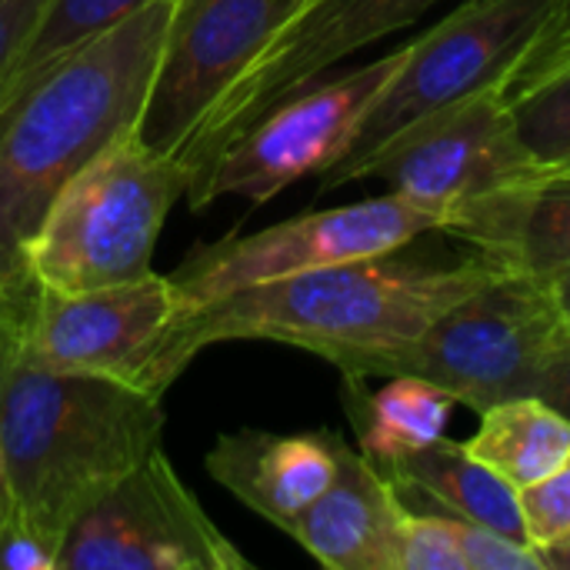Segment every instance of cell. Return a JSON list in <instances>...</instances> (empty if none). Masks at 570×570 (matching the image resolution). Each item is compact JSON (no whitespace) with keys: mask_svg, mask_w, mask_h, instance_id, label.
Wrapping results in <instances>:
<instances>
[{"mask_svg":"<svg viewBox=\"0 0 570 570\" xmlns=\"http://www.w3.org/2000/svg\"><path fill=\"white\" fill-rule=\"evenodd\" d=\"M177 0H154L63 53L0 120V291L27 284L23 247L60 187L140 130Z\"/></svg>","mask_w":570,"mask_h":570,"instance_id":"1","label":"cell"},{"mask_svg":"<svg viewBox=\"0 0 570 570\" xmlns=\"http://www.w3.org/2000/svg\"><path fill=\"white\" fill-rule=\"evenodd\" d=\"M498 271L484 254L454 267L401 257H361L284 281L234 291L194 307L197 351L220 341H274L311 351L351 381L374 377L377 364L417 341L448 307Z\"/></svg>","mask_w":570,"mask_h":570,"instance_id":"2","label":"cell"},{"mask_svg":"<svg viewBox=\"0 0 570 570\" xmlns=\"http://www.w3.org/2000/svg\"><path fill=\"white\" fill-rule=\"evenodd\" d=\"M164 397L17 357L0 321V448L13 514L60 551L63 534L164 438Z\"/></svg>","mask_w":570,"mask_h":570,"instance_id":"3","label":"cell"},{"mask_svg":"<svg viewBox=\"0 0 570 570\" xmlns=\"http://www.w3.org/2000/svg\"><path fill=\"white\" fill-rule=\"evenodd\" d=\"M190 180L180 157L150 147L140 130L120 134L50 200L23 247V277L80 294L154 274L157 237Z\"/></svg>","mask_w":570,"mask_h":570,"instance_id":"4","label":"cell"},{"mask_svg":"<svg viewBox=\"0 0 570 570\" xmlns=\"http://www.w3.org/2000/svg\"><path fill=\"white\" fill-rule=\"evenodd\" d=\"M190 314L194 304L170 274L80 294L30 281L0 291L3 334L17 357L60 374L107 377L150 397H164L200 354Z\"/></svg>","mask_w":570,"mask_h":570,"instance_id":"5","label":"cell"},{"mask_svg":"<svg viewBox=\"0 0 570 570\" xmlns=\"http://www.w3.org/2000/svg\"><path fill=\"white\" fill-rule=\"evenodd\" d=\"M568 331L570 314L554 284L498 264L417 341L387 354L374 377H421L481 414L501 401L534 394Z\"/></svg>","mask_w":570,"mask_h":570,"instance_id":"6","label":"cell"},{"mask_svg":"<svg viewBox=\"0 0 570 570\" xmlns=\"http://www.w3.org/2000/svg\"><path fill=\"white\" fill-rule=\"evenodd\" d=\"M551 7L554 0H468L428 33L407 40L397 73L361 117L341 160L321 174V190L351 184L357 164L417 117L498 87L538 37Z\"/></svg>","mask_w":570,"mask_h":570,"instance_id":"7","label":"cell"},{"mask_svg":"<svg viewBox=\"0 0 570 570\" xmlns=\"http://www.w3.org/2000/svg\"><path fill=\"white\" fill-rule=\"evenodd\" d=\"M441 210L391 190L384 197L311 210L257 234H230L217 244H204L170 281L194 307H204L254 284L401 250L421 234L441 230Z\"/></svg>","mask_w":570,"mask_h":570,"instance_id":"8","label":"cell"},{"mask_svg":"<svg viewBox=\"0 0 570 570\" xmlns=\"http://www.w3.org/2000/svg\"><path fill=\"white\" fill-rule=\"evenodd\" d=\"M404 53L407 43L347 73L321 77L271 107L197 170L187 190L190 207L200 210L220 197L264 204L307 174L321 177L334 160H341L361 117L397 73Z\"/></svg>","mask_w":570,"mask_h":570,"instance_id":"9","label":"cell"},{"mask_svg":"<svg viewBox=\"0 0 570 570\" xmlns=\"http://www.w3.org/2000/svg\"><path fill=\"white\" fill-rule=\"evenodd\" d=\"M207 518L164 444L114 484L60 541L57 570H250Z\"/></svg>","mask_w":570,"mask_h":570,"instance_id":"10","label":"cell"},{"mask_svg":"<svg viewBox=\"0 0 570 570\" xmlns=\"http://www.w3.org/2000/svg\"><path fill=\"white\" fill-rule=\"evenodd\" d=\"M441 0H301L210 107L180 160L197 170L271 107L317 83L344 57L411 27ZM194 184V180H190Z\"/></svg>","mask_w":570,"mask_h":570,"instance_id":"11","label":"cell"},{"mask_svg":"<svg viewBox=\"0 0 570 570\" xmlns=\"http://www.w3.org/2000/svg\"><path fill=\"white\" fill-rule=\"evenodd\" d=\"M538 167L518 134L514 107L498 87H488L401 127L357 164L351 184L384 180L394 194L448 217L458 204L521 180Z\"/></svg>","mask_w":570,"mask_h":570,"instance_id":"12","label":"cell"},{"mask_svg":"<svg viewBox=\"0 0 570 570\" xmlns=\"http://www.w3.org/2000/svg\"><path fill=\"white\" fill-rule=\"evenodd\" d=\"M301 0H177L140 137L180 157L210 107Z\"/></svg>","mask_w":570,"mask_h":570,"instance_id":"13","label":"cell"},{"mask_svg":"<svg viewBox=\"0 0 570 570\" xmlns=\"http://www.w3.org/2000/svg\"><path fill=\"white\" fill-rule=\"evenodd\" d=\"M444 234L468 240L488 261L558 284L570 277V164L538 167L484 197L448 210Z\"/></svg>","mask_w":570,"mask_h":570,"instance_id":"14","label":"cell"},{"mask_svg":"<svg viewBox=\"0 0 570 570\" xmlns=\"http://www.w3.org/2000/svg\"><path fill=\"white\" fill-rule=\"evenodd\" d=\"M407 508L394 481L344 438L327 491L294 521L291 538L331 570H397Z\"/></svg>","mask_w":570,"mask_h":570,"instance_id":"15","label":"cell"},{"mask_svg":"<svg viewBox=\"0 0 570 570\" xmlns=\"http://www.w3.org/2000/svg\"><path fill=\"white\" fill-rule=\"evenodd\" d=\"M337 471V434H220L207 474L257 518L291 534L294 521L327 491Z\"/></svg>","mask_w":570,"mask_h":570,"instance_id":"16","label":"cell"},{"mask_svg":"<svg viewBox=\"0 0 570 570\" xmlns=\"http://www.w3.org/2000/svg\"><path fill=\"white\" fill-rule=\"evenodd\" d=\"M381 471L394 481L397 491L431 498L451 518L474 521L528 541L518 508V491L498 471L478 461L461 441L441 438Z\"/></svg>","mask_w":570,"mask_h":570,"instance_id":"17","label":"cell"},{"mask_svg":"<svg viewBox=\"0 0 570 570\" xmlns=\"http://www.w3.org/2000/svg\"><path fill=\"white\" fill-rule=\"evenodd\" d=\"M387 384L367 391L364 381L344 377V407L357 434L361 454L387 468L441 438H448L458 401L411 374L384 377Z\"/></svg>","mask_w":570,"mask_h":570,"instance_id":"18","label":"cell"},{"mask_svg":"<svg viewBox=\"0 0 570 570\" xmlns=\"http://www.w3.org/2000/svg\"><path fill=\"white\" fill-rule=\"evenodd\" d=\"M468 451L521 491L568 461L570 417L538 394L501 401L481 411V428L468 441Z\"/></svg>","mask_w":570,"mask_h":570,"instance_id":"19","label":"cell"},{"mask_svg":"<svg viewBox=\"0 0 570 570\" xmlns=\"http://www.w3.org/2000/svg\"><path fill=\"white\" fill-rule=\"evenodd\" d=\"M154 0H50L43 20L37 23L33 37L27 40L17 67L10 70L7 83L0 87V120L17 107V100L73 47L97 37L100 30L114 27L117 20L137 13Z\"/></svg>","mask_w":570,"mask_h":570,"instance_id":"20","label":"cell"},{"mask_svg":"<svg viewBox=\"0 0 570 570\" xmlns=\"http://www.w3.org/2000/svg\"><path fill=\"white\" fill-rule=\"evenodd\" d=\"M514 120L524 147L541 167L570 164V67L518 97Z\"/></svg>","mask_w":570,"mask_h":570,"instance_id":"21","label":"cell"},{"mask_svg":"<svg viewBox=\"0 0 570 570\" xmlns=\"http://www.w3.org/2000/svg\"><path fill=\"white\" fill-rule=\"evenodd\" d=\"M570 67V0H554L548 20L541 23L538 37L528 43V50L514 60V67L504 73L498 90L514 104L518 97L531 94L544 80L558 77Z\"/></svg>","mask_w":570,"mask_h":570,"instance_id":"22","label":"cell"},{"mask_svg":"<svg viewBox=\"0 0 570 570\" xmlns=\"http://www.w3.org/2000/svg\"><path fill=\"white\" fill-rule=\"evenodd\" d=\"M518 508L524 521L528 544H534L541 554L570 538V458L541 478L538 484H528L518 491Z\"/></svg>","mask_w":570,"mask_h":570,"instance_id":"23","label":"cell"},{"mask_svg":"<svg viewBox=\"0 0 570 570\" xmlns=\"http://www.w3.org/2000/svg\"><path fill=\"white\" fill-rule=\"evenodd\" d=\"M451 528L468 570H548L544 554L521 538L461 518H451Z\"/></svg>","mask_w":570,"mask_h":570,"instance_id":"24","label":"cell"},{"mask_svg":"<svg viewBox=\"0 0 570 570\" xmlns=\"http://www.w3.org/2000/svg\"><path fill=\"white\" fill-rule=\"evenodd\" d=\"M397 570H468L454 541L451 518L407 511L397 541Z\"/></svg>","mask_w":570,"mask_h":570,"instance_id":"25","label":"cell"},{"mask_svg":"<svg viewBox=\"0 0 570 570\" xmlns=\"http://www.w3.org/2000/svg\"><path fill=\"white\" fill-rule=\"evenodd\" d=\"M50 0H0V87L17 67L27 40L43 20Z\"/></svg>","mask_w":570,"mask_h":570,"instance_id":"26","label":"cell"},{"mask_svg":"<svg viewBox=\"0 0 570 570\" xmlns=\"http://www.w3.org/2000/svg\"><path fill=\"white\" fill-rule=\"evenodd\" d=\"M0 570H57V548L17 514L0 521Z\"/></svg>","mask_w":570,"mask_h":570,"instance_id":"27","label":"cell"},{"mask_svg":"<svg viewBox=\"0 0 570 570\" xmlns=\"http://www.w3.org/2000/svg\"><path fill=\"white\" fill-rule=\"evenodd\" d=\"M534 394L541 401H548L551 407H558L564 417H570V331L564 334V341L554 347V354L548 357Z\"/></svg>","mask_w":570,"mask_h":570,"instance_id":"28","label":"cell"},{"mask_svg":"<svg viewBox=\"0 0 570 570\" xmlns=\"http://www.w3.org/2000/svg\"><path fill=\"white\" fill-rule=\"evenodd\" d=\"M544 561H548V570H570V538L548 548L544 551Z\"/></svg>","mask_w":570,"mask_h":570,"instance_id":"29","label":"cell"},{"mask_svg":"<svg viewBox=\"0 0 570 570\" xmlns=\"http://www.w3.org/2000/svg\"><path fill=\"white\" fill-rule=\"evenodd\" d=\"M13 514V494H10V478H7V464H3V448H0V521Z\"/></svg>","mask_w":570,"mask_h":570,"instance_id":"30","label":"cell"},{"mask_svg":"<svg viewBox=\"0 0 570 570\" xmlns=\"http://www.w3.org/2000/svg\"><path fill=\"white\" fill-rule=\"evenodd\" d=\"M554 287H558V297H561V304L568 307V314H570V277H564V281H558Z\"/></svg>","mask_w":570,"mask_h":570,"instance_id":"31","label":"cell"}]
</instances>
